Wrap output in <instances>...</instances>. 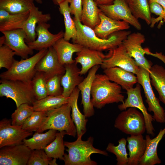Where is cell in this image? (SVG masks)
<instances>
[{
    "label": "cell",
    "mask_w": 165,
    "mask_h": 165,
    "mask_svg": "<svg viewBox=\"0 0 165 165\" xmlns=\"http://www.w3.org/2000/svg\"><path fill=\"white\" fill-rule=\"evenodd\" d=\"M73 19L77 32L75 37L72 39L73 43L92 50L101 51L113 50L131 33L127 30L120 31L112 34L107 39H103L97 36L94 29L83 24L80 20L74 18Z\"/></svg>",
    "instance_id": "obj_1"
},
{
    "label": "cell",
    "mask_w": 165,
    "mask_h": 165,
    "mask_svg": "<svg viewBox=\"0 0 165 165\" xmlns=\"http://www.w3.org/2000/svg\"><path fill=\"white\" fill-rule=\"evenodd\" d=\"M120 86L111 81L105 74H96L91 92V102L94 107L101 109L106 105L123 102L124 97Z\"/></svg>",
    "instance_id": "obj_2"
},
{
    "label": "cell",
    "mask_w": 165,
    "mask_h": 165,
    "mask_svg": "<svg viewBox=\"0 0 165 165\" xmlns=\"http://www.w3.org/2000/svg\"><path fill=\"white\" fill-rule=\"evenodd\" d=\"M81 134L73 142L64 141L68 154H65L63 161L65 165H97V163L92 160L91 154L98 153L108 156L105 151L96 148L93 146L94 138L89 137L87 140H82Z\"/></svg>",
    "instance_id": "obj_3"
},
{
    "label": "cell",
    "mask_w": 165,
    "mask_h": 165,
    "mask_svg": "<svg viewBox=\"0 0 165 165\" xmlns=\"http://www.w3.org/2000/svg\"><path fill=\"white\" fill-rule=\"evenodd\" d=\"M71 108L69 102L61 106L47 111L46 118L36 131L42 133L47 130L64 131L66 135L75 137L77 130L70 116Z\"/></svg>",
    "instance_id": "obj_4"
},
{
    "label": "cell",
    "mask_w": 165,
    "mask_h": 165,
    "mask_svg": "<svg viewBox=\"0 0 165 165\" xmlns=\"http://www.w3.org/2000/svg\"><path fill=\"white\" fill-rule=\"evenodd\" d=\"M48 50V49H43L30 57L20 61L15 60L10 68L1 73V79L31 82L36 72L37 64Z\"/></svg>",
    "instance_id": "obj_5"
},
{
    "label": "cell",
    "mask_w": 165,
    "mask_h": 165,
    "mask_svg": "<svg viewBox=\"0 0 165 165\" xmlns=\"http://www.w3.org/2000/svg\"><path fill=\"white\" fill-rule=\"evenodd\" d=\"M0 82V97L12 99L15 102L16 108L24 103L32 105L36 100L31 81L1 79Z\"/></svg>",
    "instance_id": "obj_6"
},
{
    "label": "cell",
    "mask_w": 165,
    "mask_h": 165,
    "mask_svg": "<svg viewBox=\"0 0 165 165\" xmlns=\"http://www.w3.org/2000/svg\"><path fill=\"white\" fill-rule=\"evenodd\" d=\"M114 126L122 132L130 135L142 134L146 130L142 113L133 107H130L120 113L115 119Z\"/></svg>",
    "instance_id": "obj_7"
},
{
    "label": "cell",
    "mask_w": 165,
    "mask_h": 165,
    "mask_svg": "<svg viewBox=\"0 0 165 165\" xmlns=\"http://www.w3.org/2000/svg\"><path fill=\"white\" fill-rule=\"evenodd\" d=\"M136 74L138 83L143 89L145 101L148 105V110L153 112L154 120L160 123H165V112L161 106L159 100L157 98L153 91L151 84L149 71L139 66Z\"/></svg>",
    "instance_id": "obj_8"
},
{
    "label": "cell",
    "mask_w": 165,
    "mask_h": 165,
    "mask_svg": "<svg viewBox=\"0 0 165 165\" xmlns=\"http://www.w3.org/2000/svg\"><path fill=\"white\" fill-rule=\"evenodd\" d=\"M127 98L118 106L120 111H123L130 107L135 108L140 110L144 116L147 134L152 136L155 135V129L152 122L154 119L153 116L148 113L143 101L141 93V86L137 84L135 87L127 90Z\"/></svg>",
    "instance_id": "obj_9"
},
{
    "label": "cell",
    "mask_w": 165,
    "mask_h": 165,
    "mask_svg": "<svg viewBox=\"0 0 165 165\" xmlns=\"http://www.w3.org/2000/svg\"><path fill=\"white\" fill-rule=\"evenodd\" d=\"M145 40L143 34L139 32H134L130 33L122 43L128 53L134 60L138 66L149 71L152 64L145 58V54L152 55L153 53L142 48V44Z\"/></svg>",
    "instance_id": "obj_10"
},
{
    "label": "cell",
    "mask_w": 165,
    "mask_h": 165,
    "mask_svg": "<svg viewBox=\"0 0 165 165\" xmlns=\"http://www.w3.org/2000/svg\"><path fill=\"white\" fill-rule=\"evenodd\" d=\"M98 6L101 12L110 18L123 21L138 30L141 29L140 23L132 14L126 0H114L112 4Z\"/></svg>",
    "instance_id": "obj_11"
},
{
    "label": "cell",
    "mask_w": 165,
    "mask_h": 165,
    "mask_svg": "<svg viewBox=\"0 0 165 165\" xmlns=\"http://www.w3.org/2000/svg\"><path fill=\"white\" fill-rule=\"evenodd\" d=\"M108 53V57L104 60L101 65L102 69L117 67L135 75L137 74L139 67L128 53L122 43L113 50L109 51Z\"/></svg>",
    "instance_id": "obj_12"
},
{
    "label": "cell",
    "mask_w": 165,
    "mask_h": 165,
    "mask_svg": "<svg viewBox=\"0 0 165 165\" xmlns=\"http://www.w3.org/2000/svg\"><path fill=\"white\" fill-rule=\"evenodd\" d=\"M32 134L23 129L22 126L13 125L10 120L4 119L0 122V148L22 144Z\"/></svg>",
    "instance_id": "obj_13"
},
{
    "label": "cell",
    "mask_w": 165,
    "mask_h": 165,
    "mask_svg": "<svg viewBox=\"0 0 165 165\" xmlns=\"http://www.w3.org/2000/svg\"><path fill=\"white\" fill-rule=\"evenodd\" d=\"M31 150L23 143L0 148V165H26Z\"/></svg>",
    "instance_id": "obj_14"
},
{
    "label": "cell",
    "mask_w": 165,
    "mask_h": 165,
    "mask_svg": "<svg viewBox=\"0 0 165 165\" xmlns=\"http://www.w3.org/2000/svg\"><path fill=\"white\" fill-rule=\"evenodd\" d=\"M2 33L6 38L4 44L11 49L16 55L25 59L28 58L29 55L33 54V50L26 43L25 40L27 35L23 29L4 31Z\"/></svg>",
    "instance_id": "obj_15"
},
{
    "label": "cell",
    "mask_w": 165,
    "mask_h": 165,
    "mask_svg": "<svg viewBox=\"0 0 165 165\" xmlns=\"http://www.w3.org/2000/svg\"><path fill=\"white\" fill-rule=\"evenodd\" d=\"M50 25L47 22H39L36 27L35 31L37 38L34 41L27 43L33 50L38 51L53 46L60 38H63L64 32L61 31L56 34L50 32L49 29Z\"/></svg>",
    "instance_id": "obj_16"
},
{
    "label": "cell",
    "mask_w": 165,
    "mask_h": 165,
    "mask_svg": "<svg viewBox=\"0 0 165 165\" xmlns=\"http://www.w3.org/2000/svg\"><path fill=\"white\" fill-rule=\"evenodd\" d=\"M35 70L43 72L47 80L55 75H63L65 71L64 65L59 62L53 46L48 48L46 53L38 63Z\"/></svg>",
    "instance_id": "obj_17"
},
{
    "label": "cell",
    "mask_w": 165,
    "mask_h": 165,
    "mask_svg": "<svg viewBox=\"0 0 165 165\" xmlns=\"http://www.w3.org/2000/svg\"><path fill=\"white\" fill-rule=\"evenodd\" d=\"M100 66L96 65L90 69L86 77L77 86L81 94L84 115L86 118L90 117L94 114V107L91 99V89L93 82Z\"/></svg>",
    "instance_id": "obj_18"
},
{
    "label": "cell",
    "mask_w": 165,
    "mask_h": 165,
    "mask_svg": "<svg viewBox=\"0 0 165 165\" xmlns=\"http://www.w3.org/2000/svg\"><path fill=\"white\" fill-rule=\"evenodd\" d=\"M75 62L80 64L81 75H85L92 68L97 65H101L104 60L107 58L108 53L105 55L102 51L96 50L83 47L81 50L76 53Z\"/></svg>",
    "instance_id": "obj_19"
},
{
    "label": "cell",
    "mask_w": 165,
    "mask_h": 165,
    "mask_svg": "<svg viewBox=\"0 0 165 165\" xmlns=\"http://www.w3.org/2000/svg\"><path fill=\"white\" fill-rule=\"evenodd\" d=\"M100 22L94 28L98 37L107 39L112 34L120 31L126 30L130 28L129 24L122 20H117L108 17L101 11L99 13Z\"/></svg>",
    "instance_id": "obj_20"
},
{
    "label": "cell",
    "mask_w": 165,
    "mask_h": 165,
    "mask_svg": "<svg viewBox=\"0 0 165 165\" xmlns=\"http://www.w3.org/2000/svg\"><path fill=\"white\" fill-rule=\"evenodd\" d=\"M51 19L50 13H43L34 3L29 10V16L22 28L27 35L26 43L32 42L36 39L37 35L35 29L38 23L47 22Z\"/></svg>",
    "instance_id": "obj_21"
},
{
    "label": "cell",
    "mask_w": 165,
    "mask_h": 165,
    "mask_svg": "<svg viewBox=\"0 0 165 165\" xmlns=\"http://www.w3.org/2000/svg\"><path fill=\"white\" fill-rule=\"evenodd\" d=\"M75 62L64 65L65 72L61 80L63 88L62 95L66 97H69L72 93L84 79L80 74V69Z\"/></svg>",
    "instance_id": "obj_22"
},
{
    "label": "cell",
    "mask_w": 165,
    "mask_h": 165,
    "mask_svg": "<svg viewBox=\"0 0 165 165\" xmlns=\"http://www.w3.org/2000/svg\"><path fill=\"white\" fill-rule=\"evenodd\" d=\"M103 72L111 81L117 84L126 91L133 87L134 85L138 83L135 74L119 67L104 69Z\"/></svg>",
    "instance_id": "obj_23"
},
{
    "label": "cell",
    "mask_w": 165,
    "mask_h": 165,
    "mask_svg": "<svg viewBox=\"0 0 165 165\" xmlns=\"http://www.w3.org/2000/svg\"><path fill=\"white\" fill-rule=\"evenodd\" d=\"M165 134V127L161 129L157 136L151 139L149 135L145 136L146 147L145 153L141 159L139 165H155L161 163L157 153L158 145Z\"/></svg>",
    "instance_id": "obj_24"
},
{
    "label": "cell",
    "mask_w": 165,
    "mask_h": 165,
    "mask_svg": "<svg viewBox=\"0 0 165 165\" xmlns=\"http://www.w3.org/2000/svg\"><path fill=\"white\" fill-rule=\"evenodd\" d=\"M53 47L59 62L64 65L75 62L72 58L73 54L80 51L83 47L78 44L69 42L64 38L58 40Z\"/></svg>",
    "instance_id": "obj_25"
},
{
    "label": "cell",
    "mask_w": 165,
    "mask_h": 165,
    "mask_svg": "<svg viewBox=\"0 0 165 165\" xmlns=\"http://www.w3.org/2000/svg\"><path fill=\"white\" fill-rule=\"evenodd\" d=\"M29 11L24 13L12 14L0 9V31H7L22 29L28 18Z\"/></svg>",
    "instance_id": "obj_26"
},
{
    "label": "cell",
    "mask_w": 165,
    "mask_h": 165,
    "mask_svg": "<svg viewBox=\"0 0 165 165\" xmlns=\"http://www.w3.org/2000/svg\"><path fill=\"white\" fill-rule=\"evenodd\" d=\"M127 140L129 155L128 165H139L145 150L146 140L140 134L128 136Z\"/></svg>",
    "instance_id": "obj_27"
},
{
    "label": "cell",
    "mask_w": 165,
    "mask_h": 165,
    "mask_svg": "<svg viewBox=\"0 0 165 165\" xmlns=\"http://www.w3.org/2000/svg\"><path fill=\"white\" fill-rule=\"evenodd\" d=\"M80 90L77 87L69 97V103L71 108L72 119L76 128L77 136L83 135L86 131V125L88 121L86 116L80 111L78 105Z\"/></svg>",
    "instance_id": "obj_28"
},
{
    "label": "cell",
    "mask_w": 165,
    "mask_h": 165,
    "mask_svg": "<svg viewBox=\"0 0 165 165\" xmlns=\"http://www.w3.org/2000/svg\"><path fill=\"white\" fill-rule=\"evenodd\" d=\"M81 21L84 25L94 29L100 22L101 11L94 0H82Z\"/></svg>",
    "instance_id": "obj_29"
},
{
    "label": "cell",
    "mask_w": 165,
    "mask_h": 165,
    "mask_svg": "<svg viewBox=\"0 0 165 165\" xmlns=\"http://www.w3.org/2000/svg\"><path fill=\"white\" fill-rule=\"evenodd\" d=\"M57 131L50 129L45 133L36 131L32 137L24 139L23 143L31 150L44 149L55 138Z\"/></svg>",
    "instance_id": "obj_30"
},
{
    "label": "cell",
    "mask_w": 165,
    "mask_h": 165,
    "mask_svg": "<svg viewBox=\"0 0 165 165\" xmlns=\"http://www.w3.org/2000/svg\"><path fill=\"white\" fill-rule=\"evenodd\" d=\"M151 83L157 91L159 99L165 105V68L157 64L149 70Z\"/></svg>",
    "instance_id": "obj_31"
},
{
    "label": "cell",
    "mask_w": 165,
    "mask_h": 165,
    "mask_svg": "<svg viewBox=\"0 0 165 165\" xmlns=\"http://www.w3.org/2000/svg\"><path fill=\"white\" fill-rule=\"evenodd\" d=\"M58 6L59 12L64 19L65 31L63 38L65 40L69 41L75 37L77 32L75 24L71 16L69 0H65Z\"/></svg>",
    "instance_id": "obj_32"
},
{
    "label": "cell",
    "mask_w": 165,
    "mask_h": 165,
    "mask_svg": "<svg viewBox=\"0 0 165 165\" xmlns=\"http://www.w3.org/2000/svg\"><path fill=\"white\" fill-rule=\"evenodd\" d=\"M69 97L62 95L58 96L48 95L39 100H36L32 105L34 111H48L58 108L69 102Z\"/></svg>",
    "instance_id": "obj_33"
},
{
    "label": "cell",
    "mask_w": 165,
    "mask_h": 165,
    "mask_svg": "<svg viewBox=\"0 0 165 165\" xmlns=\"http://www.w3.org/2000/svg\"><path fill=\"white\" fill-rule=\"evenodd\" d=\"M65 134L64 131L57 132L54 139L45 148L44 150L49 157L63 160L65 154L63 138Z\"/></svg>",
    "instance_id": "obj_34"
},
{
    "label": "cell",
    "mask_w": 165,
    "mask_h": 165,
    "mask_svg": "<svg viewBox=\"0 0 165 165\" xmlns=\"http://www.w3.org/2000/svg\"><path fill=\"white\" fill-rule=\"evenodd\" d=\"M34 3V0H0V9L12 14L29 11Z\"/></svg>",
    "instance_id": "obj_35"
},
{
    "label": "cell",
    "mask_w": 165,
    "mask_h": 165,
    "mask_svg": "<svg viewBox=\"0 0 165 165\" xmlns=\"http://www.w3.org/2000/svg\"><path fill=\"white\" fill-rule=\"evenodd\" d=\"M128 5L135 18L144 20L148 25L151 24L152 19L147 0H132Z\"/></svg>",
    "instance_id": "obj_36"
},
{
    "label": "cell",
    "mask_w": 165,
    "mask_h": 165,
    "mask_svg": "<svg viewBox=\"0 0 165 165\" xmlns=\"http://www.w3.org/2000/svg\"><path fill=\"white\" fill-rule=\"evenodd\" d=\"M118 142L119 144L117 146L109 143L106 148V150L116 156L117 165H128V157L126 148L127 139L122 138Z\"/></svg>",
    "instance_id": "obj_37"
},
{
    "label": "cell",
    "mask_w": 165,
    "mask_h": 165,
    "mask_svg": "<svg viewBox=\"0 0 165 165\" xmlns=\"http://www.w3.org/2000/svg\"><path fill=\"white\" fill-rule=\"evenodd\" d=\"M47 79L43 72H36L31 80L32 89L36 100H39L48 96Z\"/></svg>",
    "instance_id": "obj_38"
},
{
    "label": "cell",
    "mask_w": 165,
    "mask_h": 165,
    "mask_svg": "<svg viewBox=\"0 0 165 165\" xmlns=\"http://www.w3.org/2000/svg\"><path fill=\"white\" fill-rule=\"evenodd\" d=\"M34 111L32 105L27 103L21 105L16 108V109L11 115L12 124L22 126Z\"/></svg>",
    "instance_id": "obj_39"
},
{
    "label": "cell",
    "mask_w": 165,
    "mask_h": 165,
    "mask_svg": "<svg viewBox=\"0 0 165 165\" xmlns=\"http://www.w3.org/2000/svg\"><path fill=\"white\" fill-rule=\"evenodd\" d=\"M47 111H34L22 126V128L30 132L36 131L44 122Z\"/></svg>",
    "instance_id": "obj_40"
},
{
    "label": "cell",
    "mask_w": 165,
    "mask_h": 165,
    "mask_svg": "<svg viewBox=\"0 0 165 165\" xmlns=\"http://www.w3.org/2000/svg\"><path fill=\"white\" fill-rule=\"evenodd\" d=\"M15 53L7 45L4 44L0 46V69L10 68L15 60Z\"/></svg>",
    "instance_id": "obj_41"
},
{
    "label": "cell",
    "mask_w": 165,
    "mask_h": 165,
    "mask_svg": "<svg viewBox=\"0 0 165 165\" xmlns=\"http://www.w3.org/2000/svg\"><path fill=\"white\" fill-rule=\"evenodd\" d=\"M62 76L55 75L48 80L47 82L48 95L58 96L62 95L63 88L61 85V80Z\"/></svg>",
    "instance_id": "obj_42"
},
{
    "label": "cell",
    "mask_w": 165,
    "mask_h": 165,
    "mask_svg": "<svg viewBox=\"0 0 165 165\" xmlns=\"http://www.w3.org/2000/svg\"><path fill=\"white\" fill-rule=\"evenodd\" d=\"M52 158L49 157L44 149L31 150L28 165H48Z\"/></svg>",
    "instance_id": "obj_43"
},
{
    "label": "cell",
    "mask_w": 165,
    "mask_h": 165,
    "mask_svg": "<svg viewBox=\"0 0 165 165\" xmlns=\"http://www.w3.org/2000/svg\"><path fill=\"white\" fill-rule=\"evenodd\" d=\"M71 14L74 18L81 20L82 9V0H69Z\"/></svg>",
    "instance_id": "obj_44"
},
{
    "label": "cell",
    "mask_w": 165,
    "mask_h": 165,
    "mask_svg": "<svg viewBox=\"0 0 165 165\" xmlns=\"http://www.w3.org/2000/svg\"><path fill=\"white\" fill-rule=\"evenodd\" d=\"M148 3L151 13L158 16L160 18L165 13L162 7L154 1L149 0Z\"/></svg>",
    "instance_id": "obj_45"
},
{
    "label": "cell",
    "mask_w": 165,
    "mask_h": 165,
    "mask_svg": "<svg viewBox=\"0 0 165 165\" xmlns=\"http://www.w3.org/2000/svg\"><path fill=\"white\" fill-rule=\"evenodd\" d=\"M114 0H94L97 4L99 5H110L113 4Z\"/></svg>",
    "instance_id": "obj_46"
},
{
    "label": "cell",
    "mask_w": 165,
    "mask_h": 165,
    "mask_svg": "<svg viewBox=\"0 0 165 165\" xmlns=\"http://www.w3.org/2000/svg\"><path fill=\"white\" fill-rule=\"evenodd\" d=\"M154 1L159 4H160L163 8L164 11L165 12V0H150Z\"/></svg>",
    "instance_id": "obj_47"
},
{
    "label": "cell",
    "mask_w": 165,
    "mask_h": 165,
    "mask_svg": "<svg viewBox=\"0 0 165 165\" xmlns=\"http://www.w3.org/2000/svg\"><path fill=\"white\" fill-rule=\"evenodd\" d=\"M6 39L4 35H3L0 38V46H2L4 44Z\"/></svg>",
    "instance_id": "obj_48"
},
{
    "label": "cell",
    "mask_w": 165,
    "mask_h": 165,
    "mask_svg": "<svg viewBox=\"0 0 165 165\" xmlns=\"http://www.w3.org/2000/svg\"><path fill=\"white\" fill-rule=\"evenodd\" d=\"M57 159L52 158L50 161L49 165H57V164L56 163Z\"/></svg>",
    "instance_id": "obj_49"
},
{
    "label": "cell",
    "mask_w": 165,
    "mask_h": 165,
    "mask_svg": "<svg viewBox=\"0 0 165 165\" xmlns=\"http://www.w3.org/2000/svg\"><path fill=\"white\" fill-rule=\"evenodd\" d=\"M65 0H52L54 5H59V4Z\"/></svg>",
    "instance_id": "obj_50"
},
{
    "label": "cell",
    "mask_w": 165,
    "mask_h": 165,
    "mask_svg": "<svg viewBox=\"0 0 165 165\" xmlns=\"http://www.w3.org/2000/svg\"><path fill=\"white\" fill-rule=\"evenodd\" d=\"M37 3L39 4H42V0H35Z\"/></svg>",
    "instance_id": "obj_51"
},
{
    "label": "cell",
    "mask_w": 165,
    "mask_h": 165,
    "mask_svg": "<svg viewBox=\"0 0 165 165\" xmlns=\"http://www.w3.org/2000/svg\"><path fill=\"white\" fill-rule=\"evenodd\" d=\"M160 19H163V21L165 22V12L163 15Z\"/></svg>",
    "instance_id": "obj_52"
},
{
    "label": "cell",
    "mask_w": 165,
    "mask_h": 165,
    "mask_svg": "<svg viewBox=\"0 0 165 165\" xmlns=\"http://www.w3.org/2000/svg\"><path fill=\"white\" fill-rule=\"evenodd\" d=\"M128 3L129 4L132 2V0H126Z\"/></svg>",
    "instance_id": "obj_53"
}]
</instances>
